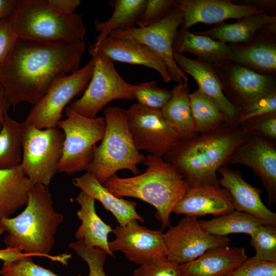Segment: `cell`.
<instances>
[{
  "label": "cell",
  "instance_id": "obj_1",
  "mask_svg": "<svg viewBox=\"0 0 276 276\" xmlns=\"http://www.w3.org/2000/svg\"><path fill=\"white\" fill-rule=\"evenodd\" d=\"M85 50V43L18 38L0 66V84L11 107L35 105L55 81L79 69Z\"/></svg>",
  "mask_w": 276,
  "mask_h": 276
},
{
  "label": "cell",
  "instance_id": "obj_2",
  "mask_svg": "<svg viewBox=\"0 0 276 276\" xmlns=\"http://www.w3.org/2000/svg\"><path fill=\"white\" fill-rule=\"evenodd\" d=\"M249 136L240 126L224 123L193 139L180 140L163 158L181 174L189 186H220L218 170L226 165Z\"/></svg>",
  "mask_w": 276,
  "mask_h": 276
},
{
  "label": "cell",
  "instance_id": "obj_3",
  "mask_svg": "<svg viewBox=\"0 0 276 276\" xmlns=\"http://www.w3.org/2000/svg\"><path fill=\"white\" fill-rule=\"evenodd\" d=\"M26 206L15 217L0 218L1 224L7 232L4 238L6 247L67 265L71 255L50 254L55 242L57 228L63 221V216L54 209L48 187L34 184L29 190Z\"/></svg>",
  "mask_w": 276,
  "mask_h": 276
},
{
  "label": "cell",
  "instance_id": "obj_4",
  "mask_svg": "<svg viewBox=\"0 0 276 276\" xmlns=\"http://www.w3.org/2000/svg\"><path fill=\"white\" fill-rule=\"evenodd\" d=\"M144 172L122 178L114 174L103 185L118 197L138 198L153 205L162 229L171 225L170 217L189 186L181 174L163 157L148 154L144 162Z\"/></svg>",
  "mask_w": 276,
  "mask_h": 276
},
{
  "label": "cell",
  "instance_id": "obj_5",
  "mask_svg": "<svg viewBox=\"0 0 276 276\" xmlns=\"http://www.w3.org/2000/svg\"><path fill=\"white\" fill-rule=\"evenodd\" d=\"M18 38L38 41L84 43L82 16L54 10L48 0H18L8 17Z\"/></svg>",
  "mask_w": 276,
  "mask_h": 276
},
{
  "label": "cell",
  "instance_id": "obj_6",
  "mask_svg": "<svg viewBox=\"0 0 276 276\" xmlns=\"http://www.w3.org/2000/svg\"><path fill=\"white\" fill-rule=\"evenodd\" d=\"M105 131L101 144L96 147L94 158L85 170L103 185L123 169L134 175L140 174L137 165L145 156L136 149L129 131L126 110L109 106L104 111Z\"/></svg>",
  "mask_w": 276,
  "mask_h": 276
},
{
  "label": "cell",
  "instance_id": "obj_7",
  "mask_svg": "<svg viewBox=\"0 0 276 276\" xmlns=\"http://www.w3.org/2000/svg\"><path fill=\"white\" fill-rule=\"evenodd\" d=\"M66 118L60 120L57 127L64 134L62 157L58 172L73 174L85 170L91 163L96 144L103 138L105 131L104 117L90 118L65 108Z\"/></svg>",
  "mask_w": 276,
  "mask_h": 276
},
{
  "label": "cell",
  "instance_id": "obj_8",
  "mask_svg": "<svg viewBox=\"0 0 276 276\" xmlns=\"http://www.w3.org/2000/svg\"><path fill=\"white\" fill-rule=\"evenodd\" d=\"M21 124L22 170L34 184L48 187L58 172L64 134L57 127L38 129L24 122Z\"/></svg>",
  "mask_w": 276,
  "mask_h": 276
},
{
  "label": "cell",
  "instance_id": "obj_9",
  "mask_svg": "<svg viewBox=\"0 0 276 276\" xmlns=\"http://www.w3.org/2000/svg\"><path fill=\"white\" fill-rule=\"evenodd\" d=\"M90 54L94 61L90 80L81 98L71 102L68 106L78 114L95 118L110 102L134 99L131 84L119 74L113 61L98 53Z\"/></svg>",
  "mask_w": 276,
  "mask_h": 276
},
{
  "label": "cell",
  "instance_id": "obj_10",
  "mask_svg": "<svg viewBox=\"0 0 276 276\" xmlns=\"http://www.w3.org/2000/svg\"><path fill=\"white\" fill-rule=\"evenodd\" d=\"M227 100L239 111L240 116L260 100L276 94L273 75L256 72L231 61L212 64Z\"/></svg>",
  "mask_w": 276,
  "mask_h": 276
},
{
  "label": "cell",
  "instance_id": "obj_11",
  "mask_svg": "<svg viewBox=\"0 0 276 276\" xmlns=\"http://www.w3.org/2000/svg\"><path fill=\"white\" fill-rule=\"evenodd\" d=\"M94 67L92 58L82 68L55 81L34 105L24 122L38 129L56 127L67 104L86 89Z\"/></svg>",
  "mask_w": 276,
  "mask_h": 276
},
{
  "label": "cell",
  "instance_id": "obj_12",
  "mask_svg": "<svg viewBox=\"0 0 276 276\" xmlns=\"http://www.w3.org/2000/svg\"><path fill=\"white\" fill-rule=\"evenodd\" d=\"M183 22L182 14L176 6L163 18L146 27L135 26L112 31L109 36L127 39L142 43L156 53L164 61L171 80L188 83V79L174 58L173 46L179 27Z\"/></svg>",
  "mask_w": 276,
  "mask_h": 276
},
{
  "label": "cell",
  "instance_id": "obj_13",
  "mask_svg": "<svg viewBox=\"0 0 276 276\" xmlns=\"http://www.w3.org/2000/svg\"><path fill=\"white\" fill-rule=\"evenodd\" d=\"M127 127L139 151L163 157L180 141L162 110L144 107L138 103L126 110Z\"/></svg>",
  "mask_w": 276,
  "mask_h": 276
},
{
  "label": "cell",
  "instance_id": "obj_14",
  "mask_svg": "<svg viewBox=\"0 0 276 276\" xmlns=\"http://www.w3.org/2000/svg\"><path fill=\"white\" fill-rule=\"evenodd\" d=\"M164 234L166 257L179 264L192 261L206 251L229 246L227 236H217L205 231L198 217L185 216Z\"/></svg>",
  "mask_w": 276,
  "mask_h": 276
},
{
  "label": "cell",
  "instance_id": "obj_15",
  "mask_svg": "<svg viewBox=\"0 0 276 276\" xmlns=\"http://www.w3.org/2000/svg\"><path fill=\"white\" fill-rule=\"evenodd\" d=\"M115 239L108 242L110 251H121L130 261L141 265L166 256L163 229H152L133 219L112 229Z\"/></svg>",
  "mask_w": 276,
  "mask_h": 276
},
{
  "label": "cell",
  "instance_id": "obj_16",
  "mask_svg": "<svg viewBox=\"0 0 276 276\" xmlns=\"http://www.w3.org/2000/svg\"><path fill=\"white\" fill-rule=\"evenodd\" d=\"M240 164L259 177L268 194V205L276 202V143L249 136L234 152L226 166Z\"/></svg>",
  "mask_w": 276,
  "mask_h": 276
},
{
  "label": "cell",
  "instance_id": "obj_17",
  "mask_svg": "<svg viewBox=\"0 0 276 276\" xmlns=\"http://www.w3.org/2000/svg\"><path fill=\"white\" fill-rule=\"evenodd\" d=\"M177 7L183 16L181 29L188 30L198 23L214 24L228 19H241L266 13L250 4L234 3L228 0H177Z\"/></svg>",
  "mask_w": 276,
  "mask_h": 276
},
{
  "label": "cell",
  "instance_id": "obj_18",
  "mask_svg": "<svg viewBox=\"0 0 276 276\" xmlns=\"http://www.w3.org/2000/svg\"><path fill=\"white\" fill-rule=\"evenodd\" d=\"M89 52L101 54L112 61L152 68L159 73L164 82L171 81L163 60L150 48L140 42L108 36L101 41L91 44Z\"/></svg>",
  "mask_w": 276,
  "mask_h": 276
},
{
  "label": "cell",
  "instance_id": "obj_19",
  "mask_svg": "<svg viewBox=\"0 0 276 276\" xmlns=\"http://www.w3.org/2000/svg\"><path fill=\"white\" fill-rule=\"evenodd\" d=\"M218 172L221 175L219 185L229 193L235 210L248 213L264 224L276 226V214L263 202L261 189L245 181L239 170L231 169L228 166H222Z\"/></svg>",
  "mask_w": 276,
  "mask_h": 276
},
{
  "label": "cell",
  "instance_id": "obj_20",
  "mask_svg": "<svg viewBox=\"0 0 276 276\" xmlns=\"http://www.w3.org/2000/svg\"><path fill=\"white\" fill-rule=\"evenodd\" d=\"M235 210L229 193L220 186H189L173 210L177 214L201 217L211 214L215 217Z\"/></svg>",
  "mask_w": 276,
  "mask_h": 276
},
{
  "label": "cell",
  "instance_id": "obj_21",
  "mask_svg": "<svg viewBox=\"0 0 276 276\" xmlns=\"http://www.w3.org/2000/svg\"><path fill=\"white\" fill-rule=\"evenodd\" d=\"M173 55L180 70L193 77L198 88L217 103L223 114L225 123L232 126H239L240 113L225 96L212 65L197 59H190L182 54L173 53Z\"/></svg>",
  "mask_w": 276,
  "mask_h": 276
},
{
  "label": "cell",
  "instance_id": "obj_22",
  "mask_svg": "<svg viewBox=\"0 0 276 276\" xmlns=\"http://www.w3.org/2000/svg\"><path fill=\"white\" fill-rule=\"evenodd\" d=\"M231 48L229 61L261 74H275V30L260 32L248 41Z\"/></svg>",
  "mask_w": 276,
  "mask_h": 276
},
{
  "label": "cell",
  "instance_id": "obj_23",
  "mask_svg": "<svg viewBox=\"0 0 276 276\" xmlns=\"http://www.w3.org/2000/svg\"><path fill=\"white\" fill-rule=\"evenodd\" d=\"M244 247L212 249L197 259L179 264L182 276H226L247 258Z\"/></svg>",
  "mask_w": 276,
  "mask_h": 276
},
{
  "label": "cell",
  "instance_id": "obj_24",
  "mask_svg": "<svg viewBox=\"0 0 276 276\" xmlns=\"http://www.w3.org/2000/svg\"><path fill=\"white\" fill-rule=\"evenodd\" d=\"M80 205L76 214L81 223L75 234L77 241H81L91 247H99L107 255L114 257L108 246V236L112 232L111 226L98 215L95 206V200L81 190L76 198Z\"/></svg>",
  "mask_w": 276,
  "mask_h": 276
},
{
  "label": "cell",
  "instance_id": "obj_25",
  "mask_svg": "<svg viewBox=\"0 0 276 276\" xmlns=\"http://www.w3.org/2000/svg\"><path fill=\"white\" fill-rule=\"evenodd\" d=\"M72 183L95 200L100 201L104 208L113 215L119 225H125L133 219L144 222L143 217L136 212L135 201L117 197L101 184L94 174L86 172L75 177Z\"/></svg>",
  "mask_w": 276,
  "mask_h": 276
},
{
  "label": "cell",
  "instance_id": "obj_26",
  "mask_svg": "<svg viewBox=\"0 0 276 276\" xmlns=\"http://www.w3.org/2000/svg\"><path fill=\"white\" fill-rule=\"evenodd\" d=\"M276 17L266 13L251 15L231 24L221 23L204 31L194 33L204 35L223 43H243L260 32L275 30Z\"/></svg>",
  "mask_w": 276,
  "mask_h": 276
},
{
  "label": "cell",
  "instance_id": "obj_27",
  "mask_svg": "<svg viewBox=\"0 0 276 276\" xmlns=\"http://www.w3.org/2000/svg\"><path fill=\"white\" fill-rule=\"evenodd\" d=\"M173 53L192 54L197 59L210 64L229 61L232 52L231 45L204 35L178 29L175 37Z\"/></svg>",
  "mask_w": 276,
  "mask_h": 276
},
{
  "label": "cell",
  "instance_id": "obj_28",
  "mask_svg": "<svg viewBox=\"0 0 276 276\" xmlns=\"http://www.w3.org/2000/svg\"><path fill=\"white\" fill-rule=\"evenodd\" d=\"M34 185L25 175L20 165L0 169V218L10 217L26 205L29 190Z\"/></svg>",
  "mask_w": 276,
  "mask_h": 276
},
{
  "label": "cell",
  "instance_id": "obj_29",
  "mask_svg": "<svg viewBox=\"0 0 276 276\" xmlns=\"http://www.w3.org/2000/svg\"><path fill=\"white\" fill-rule=\"evenodd\" d=\"M172 96L162 111L180 137L188 140L197 137L199 133L192 114L188 83H178L172 90Z\"/></svg>",
  "mask_w": 276,
  "mask_h": 276
},
{
  "label": "cell",
  "instance_id": "obj_30",
  "mask_svg": "<svg viewBox=\"0 0 276 276\" xmlns=\"http://www.w3.org/2000/svg\"><path fill=\"white\" fill-rule=\"evenodd\" d=\"M147 0H115L110 4L113 8L111 17L104 22L95 20L96 30L99 35L96 42L101 41L113 31L130 28L135 24L144 12Z\"/></svg>",
  "mask_w": 276,
  "mask_h": 276
},
{
  "label": "cell",
  "instance_id": "obj_31",
  "mask_svg": "<svg viewBox=\"0 0 276 276\" xmlns=\"http://www.w3.org/2000/svg\"><path fill=\"white\" fill-rule=\"evenodd\" d=\"M202 227L209 234L227 236L232 234H245L251 236L263 223L246 212L234 210L208 220H199Z\"/></svg>",
  "mask_w": 276,
  "mask_h": 276
},
{
  "label": "cell",
  "instance_id": "obj_32",
  "mask_svg": "<svg viewBox=\"0 0 276 276\" xmlns=\"http://www.w3.org/2000/svg\"><path fill=\"white\" fill-rule=\"evenodd\" d=\"M21 152V124L6 113L0 131V169H11L19 166Z\"/></svg>",
  "mask_w": 276,
  "mask_h": 276
},
{
  "label": "cell",
  "instance_id": "obj_33",
  "mask_svg": "<svg viewBox=\"0 0 276 276\" xmlns=\"http://www.w3.org/2000/svg\"><path fill=\"white\" fill-rule=\"evenodd\" d=\"M192 114L199 133L225 123L224 117L217 103L198 88L189 94Z\"/></svg>",
  "mask_w": 276,
  "mask_h": 276
},
{
  "label": "cell",
  "instance_id": "obj_34",
  "mask_svg": "<svg viewBox=\"0 0 276 276\" xmlns=\"http://www.w3.org/2000/svg\"><path fill=\"white\" fill-rule=\"evenodd\" d=\"M134 100L140 105L150 109L162 110L172 96L171 90L159 87L155 81L131 84Z\"/></svg>",
  "mask_w": 276,
  "mask_h": 276
},
{
  "label": "cell",
  "instance_id": "obj_35",
  "mask_svg": "<svg viewBox=\"0 0 276 276\" xmlns=\"http://www.w3.org/2000/svg\"><path fill=\"white\" fill-rule=\"evenodd\" d=\"M257 258L276 262V226L261 224L250 236Z\"/></svg>",
  "mask_w": 276,
  "mask_h": 276
},
{
  "label": "cell",
  "instance_id": "obj_36",
  "mask_svg": "<svg viewBox=\"0 0 276 276\" xmlns=\"http://www.w3.org/2000/svg\"><path fill=\"white\" fill-rule=\"evenodd\" d=\"M239 126L249 136H257L276 143V112L245 120Z\"/></svg>",
  "mask_w": 276,
  "mask_h": 276
},
{
  "label": "cell",
  "instance_id": "obj_37",
  "mask_svg": "<svg viewBox=\"0 0 276 276\" xmlns=\"http://www.w3.org/2000/svg\"><path fill=\"white\" fill-rule=\"evenodd\" d=\"M68 246L87 263L89 268L88 276H107L104 271L107 255L105 251L99 247L88 246L81 241L71 242Z\"/></svg>",
  "mask_w": 276,
  "mask_h": 276
},
{
  "label": "cell",
  "instance_id": "obj_38",
  "mask_svg": "<svg viewBox=\"0 0 276 276\" xmlns=\"http://www.w3.org/2000/svg\"><path fill=\"white\" fill-rule=\"evenodd\" d=\"M31 256H26L12 262H3L0 270L3 276H61L35 263Z\"/></svg>",
  "mask_w": 276,
  "mask_h": 276
},
{
  "label": "cell",
  "instance_id": "obj_39",
  "mask_svg": "<svg viewBox=\"0 0 276 276\" xmlns=\"http://www.w3.org/2000/svg\"><path fill=\"white\" fill-rule=\"evenodd\" d=\"M133 276H182L179 264L166 256L139 265Z\"/></svg>",
  "mask_w": 276,
  "mask_h": 276
},
{
  "label": "cell",
  "instance_id": "obj_40",
  "mask_svg": "<svg viewBox=\"0 0 276 276\" xmlns=\"http://www.w3.org/2000/svg\"><path fill=\"white\" fill-rule=\"evenodd\" d=\"M175 6V1L147 0L145 9L135 25L137 27H146L155 24L163 18Z\"/></svg>",
  "mask_w": 276,
  "mask_h": 276
},
{
  "label": "cell",
  "instance_id": "obj_41",
  "mask_svg": "<svg viewBox=\"0 0 276 276\" xmlns=\"http://www.w3.org/2000/svg\"><path fill=\"white\" fill-rule=\"evenodd\" d=\"M226 276H276V262L247 257Z\"/></svg>",
  "mask_w": 276,
  "mask_h": 276
},
{
  "label": "cell",
  "instance_id": "obj_42",
  "mask_svg": "<svg viewBox=\"0 0 276 276\" xmlns=\"http://www.w3.org/2000/svg\"><path fill=\"white\" fill-rule=\"evenodd\" d=\"M17 34L9 18L0 20V66L5 61L16 40Z\"/></svg>",
  "mask_w": 276,
  "mask_h": 276
},
{
  "label": "cell",
  "instance_id": "obj_43",
  "mask_svg": "<svg viewBox=\"0 0 276 276\" xmlns=\"http://www.w3.org/2000/svg\"><path fill=\"white\" fill-rule=\"evenodd\" d=\"M276 112V94L260 100L250 110L240 117V123L257 116Z\"/></svg>",
  "mask_w": 276,
  "mask_h": 276
},
{
  "label": "cell",
  "instance_id": "obj_44",
  "mask_svg": "<svg viewBox=\"0 0 276 276\" xmlns=\"http://www.w3.org/2000/svg\"><path fill=\"white\" fill-rule=\"evenodd\" d=\"M49 5L56 11L63 14H71L80 5L79 0H48Z\"/></svg>",
  "mask_w": 276,
  "mask_h": 276
},
{
  "label": "cell",
  "instance_id": "obj_45",
  "mask_svg": "<svg viewBox=\"0 0 276 276\" xmlns=\"http://www.w3.org/2000/svg\"><path fill=\"white\" fill-rule=\"evenodd\" d=\"M26 256H35L33 255L25 253L13 248L6 247L0 249V260L3 262H12Z\"/></svg>",
  "mask_w": 276,
  "mask_h": 276
},
{
  "label": "cell",
  "instance_id": "obj_46",
  "mask_svg": "<svg viewBox=\"0 0 276 276\" xmlns=\"http://www.w3.org/2000/svg\"><path fill=\"white\" fill-rule=\"evenodd\" d=\"M16 3L17 0H0V20L12 14Z\"/></svg>",
  "mask_w": 276,
  "mask_h": 276
},
{
  "label": "cell",
  "instance_id": "obj_47",
  "mask_svg": "<svg viewBox=\"0 0 276 276\" xmlns=\"http://www.w3.org/2000/svg\"><path fill=\"white\" fill-rule=\"evenodd\" d=\"M11 107V106L8 102L2 86L0 87V131L3 127L5 116L7 113L8 110Z\"/></svg>",
  "mask_w": 276,
  "mask_h": 276
},
{
  "label": "cell",
  "instance_id": "obj_48",
  "mask_svg": "<svg viewBox=\"0 0 276 276\" xmlns=\"http://www.w3.org/2000/svg\"><path fill=\"white\" fill-rule=\"evenodd\" d=\"M5 231V229L0 223V235L3 234Z\"/></svg>",
  "mask_w": 276,
  "mask_h": 276
},
{
  "label": "cell",
  "instance_id": "obj_49",
  "mask_svg": "<svg viewBox=\"0 0 276 276\" xmlns=\"http://www.w3.org/2000/svg\"><path fill=\"white\" fill-rule=\"evenodd\" d=\"M2 86V85L0 84V87Z\"/></svg>",
  "mask_w": 276,
  "mask_h": 276
}]
</instances>
